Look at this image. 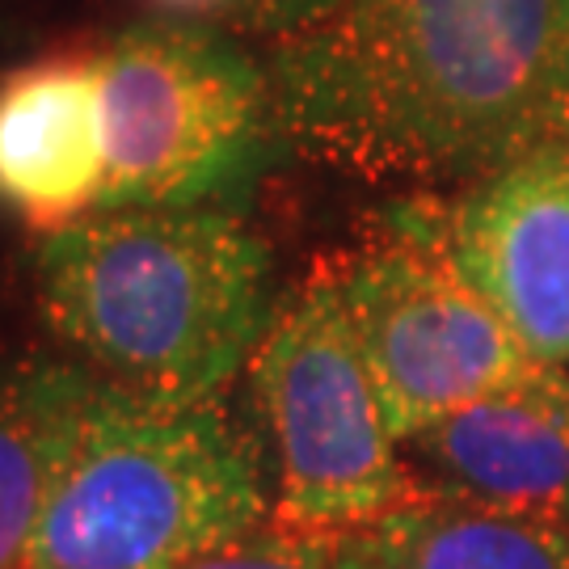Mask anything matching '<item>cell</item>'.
Wrapping results in <instances>:
<instances>
[{"instance_id":"2","label":"cell","mask_w":569,"mask_h":569,"mask_svg":"<svg viewBox=\"0 0 569 569\" xmlns=\"http://www.w3.org/2000/svg\"><path fill=\"white\" fill-rule=\"evenodd\" d=\"M39 308L106 385L224 392L274 312L270 249L228 207H106L47 232Z\"/></svg>"},{"instance_id":"3","label":"cell","mask_w":569,"mask_h":569,"mask_svg":"<svg viewBox=\"0 0 569 569\" xmlns=\"http://www.w3.org/2000/svg\"><path fill=\"white\" fill-rule=\"evenodd\" d=\"M266 519L262 448L224 392L102 380L21 569H178Z\"/></svg>"},{"instance_id":"9","label":"cell","mask_w":569,"mask_h":569,"mask_svg":"<svg viewBox=\"0 0 569 569\" xmlns=\"http://www.w3.org/2000/svg\"><path fill=\"white\" fill-rule=\"evenodd\" d=\"M106 186L102 47L51 51L0 77V203L56 232L89 216Z\"/></svg>"},{"instance_id":"4","label":"cell","mask_w":569,"mask_h":569,"mask_svg":"<svg viewBox=\"0 0 569 569\" xmlns=\"http://www.w3.org/2000/svg\"><path fill=\"white\" fill-rule=\"evenodd\" d=\"M244 380L270 519L342 531L427 493L413 465L397 456L333 258L274 300Z\"/></svg>"},{"instance_id":"5","label":"cell","mask_w":569,"mask_h":569,"mask_svg":"<svg viewBox=\"0 0 569 569\" xmlns=\"http://www.w3.org/2000/svg\"><path fill=\"white\" fill-rule=\"evenodd\" d=\"M106 207H224L279 140L266 63L203 21H140L102 42Z\"/></svg>"},{"instance_id":"11","label":"cell","mask_w":569,"mask_h":569,"mask_svg":"<svg viewBox=\"0 0 569 569\" xmlns=\"http://www.w3.org/2000/svg\"><path fill=\"white\" fill-rule=\"evenodd\" d=\"M98 376L77 359L21 355L0 363V569L26 566Z\"/></svg>"},{"instance_id":"8","label":"cell","mask_w":569,"mask_h":569,"mask_svg":"<svg viewBox=\"0 0 569 569\" xmlns=\"http://www.w3.org/2000/svg\"><path fill=\"white\" fill-rule=\"evenodd\" d=\"M406 443L427 493L569 515V376L557 363L489 388Z\"/></svg>"},{"instance_id":"7","label":"cell","mask_w":569,"mask_h":569,"mask_svg":"<svg viewBox=\"0 0 569 569\" xmlns=\"http://www.w3.org/2000/svg\"><path fill=\"white\" fill-rule=\"evenodd\" d=\"M443 241L468 287L540 363L569 359V152L443 194Z\"/></svg>"},{"instance_id":"1","label":"cell","mask_w":569,"mask_h":569,"mask_svg":"<svg viewBox=\"0 0 569 569\" xmlns=\"http://www.w3.org/2000/svg\"><path fill=\"white\" fill-rule=\"evenodd\" d=\"M279 140L413 194L569 152V0H333L266 47Z\"/></svg>"},{"instance_id":"13","label":"cell","mask_w":569,"mask_h":569,"mask_svg":"<svg viewBox=\"0 0 569 569\" xmlns=\"http://www.w3.org/2000/svg\"><path fill=\"white\" fill-rule=\"evenodd\" d=\"M329 4L333 0H232L220 30L237 34V39H258L270 47V42L312 26Z\"/></svg>"},{"instance_id":"12","label":"cell","mask_w":569,"mask_h":569,"mask_svg":"<svg viewBox=\"0 0 569 569\" xmlns=\"http://www.w3.org/2000/svg\"><path fill=\"white\" fill-rule=\"evenodd\" d=\"M178 569H333V531L266 519L253 531L199 552Z\"/></svg>"},{"instance_id":"6","label":"cell","mask_w":569,"mask_h":569,"mask_svg":"<svg viewBox=\"0 0 569 569\" xmlns=\"http://www.w3.org/2000/svg\"><path fill=\"white\" fill-rule=\"evenodd\" d=\"M329 258L397 443L540 363L451 262L443 194H409Z\"/></svg>"},{"instance_id":"10","label":"cell","mask_w":569,"mask_h":569,"mask_svg":"<svg viewBox=\"0 0 569 569\" xmlns=\"http://www.w3.org/2000/svg\"><path fill=\"white\" fill-rule=\"evenodd\" d=\"M333 569H569V515L422 493L333 531Z\"/></svg>"}]
</instances>
